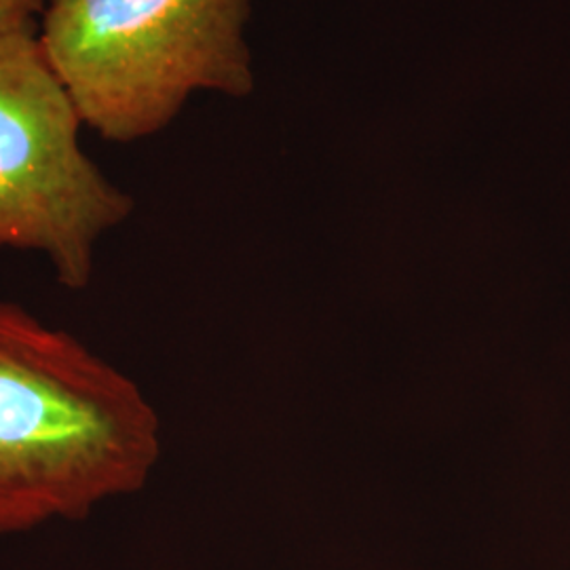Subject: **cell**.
Listing matches in <instances>:
<instances>
[{"instance_id": "6da1fadb", "label": "cell", "mask_w": 570, "mask_h": 570, "mask_svg": "<svg viewBox=\"0 0 570 570\" xmlns=\"http://www.w3.org/2000/svg\"><path fill=\"white\" fill-rule=\"evenodd\" d=\"M159 452V416L131 376L0 301V539L140 492Z\"/></svg>"}, {"instance_id": "3957f363", "label": "cell", "mask_w": 570, "mask_h": 570, "mask_svg": "<svg viewBox=\"0 0 570 570\" xmlns=\"http://www.w3.org/2000/svg\"><path fill=\"white\" fill-rule=\"evenodd\" d=\"M82 119L45 58L39 30L0 37V252H35L70 292L134 199L82 150Z\"/></svg>"}, {"instance_id": "277c9868", "label": "cell", "mask_w": 570, "mask_h": 570, "mask_svg": "<svg viewBox=\"0 0 570 570\" xmlns=\"http://www.w3.org/2000/svg\"><path fill=\"white\" fill-rule=\"evenodd\" d=\"M45 0H0V37L39 30Z\"/></svg>"}, {"instance_id": "7a4b0ae2", "label": "cell", "mask_w": 570, "mask_h": 570, "mask_svg": "<svg viewBox=\"0 0 570 570\" xmlns=\"http://www.w3.org/2000/svg\"><path fill=\"white\" fill-rule=\"evenodd\" d=\"M249 0H45L39 41L106 142L164 131L197 91H254Z\"/></svg>"}]
</instances>
